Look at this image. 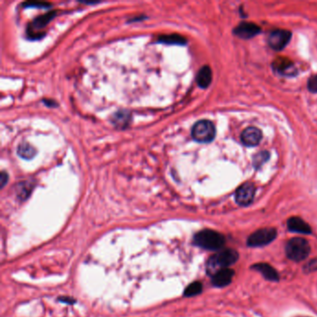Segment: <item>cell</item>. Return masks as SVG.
Here are the masks:
<instances>
[{
  "mask_svg": "<svg viewBox=\"0 0 317 317\" xmlns=\"http://www.w3.org/2000/svg\"><path fill=\"white\" fill-rule=\"evenodd\" d=\"M239 258V254L234 250H222L213 255L206 262V272L210 276H214L216 272L224 269H228L231 265L234 264Z\"/></svg>",
  "mask_w": 317,
  "mask_h": 317,
  "instance_id": "6da1fadb",
  "label": "cell"
},
{
  "mask_svg": "<svg viewBox=\"0 0 317 317\" xmlns=\"http://www.w3.org/2000/svg\"><path fill=\"white\" fill-rule=\"evenodd\" d=\"M194 243L206 250L220 251L226 244V239L220 232L206 229L198 232L194 236Z\"/></svg>",
  "mask_w": 317,
  "mask_h": 317,
  "instance_id": "7a4b0ae2",
  "label": "cell"
},
{
  "mask_svg": "<svg viewBox=\"0 0 317 317\" xmlns=\"http://www.w3.org/2000/svg\"><path fill=\"white\" fill-rule=\"evenodd\" d=\"M309 242L304 238H291L286 246V254L288 258L294 262H302L310 255Z\"/></svg>",
  "mask_w": 317,
  "mask_h": 317,
  "instance_id": "3957f363",
  "label": "cell"
},
{
  "mask_svg": "<svg viewBox=\"0 0 317 317\" xmlns=\"http://www.w3.org/2000/svg\"><path fill=\"white\" fill-rule=\"evenodd\" d=\"M216 135L215 126L210 120H200L192 128V136L198 142L208 144L212 142Z\"/></svg>",
  "mask_w": 317,
  "mask_h": 317,
  "instance_id": "277c9868",
  "label": "cell"
},
{
  "mask_svg": "<svg viewBox=\"0 0 317 317\" xmlns=\"http://www.w3.org/2000/svg\"><path fill=\"white\" fill-rule=\"evenodd\" d=\"M278 236V231L274 228H262L254 232L248 238V246L250 248H260L272 242Z\"/></svg>",
  "mask_w": 317,
  "mask_h": 317,
  "instance_id": "5b68a950",
  "label": "cell"
},
{
  "mask_svg": "<svg viewBox=\"0 0 317 317\" xmlns=\"http://www.w3.org/2000/svg\"><path fill=\"white\" fill-rule=\"evenodd\" d=\"M255 192H256V188L253 184L251 182H246L244 184L241 185L234 194L236 198V202L239 206L250 205L255 196Z\"/></svg>",
  "mask_w": 317,
  "mask_h": 317,
  "instance_id": "8992f818",
  "label": "cell"
},
{
  "mask_svg": "<svg viewBox=\"0 0 317 317\" xmlns=\"http://www.w3.org/2000/svg\"><path fill=\"white\" fill-rule=\"evenodd\" d=\"M290 38L291 33L290 31L283 30V29L274 30L270 34L269 38H268V43L272 48H274L276 50H281L288 44V42L290 41Z\"/></svg>",
  "mask_w": 317,
  "mask_h": 317,
  "instance_id": "52a82bcc",
  "label": "cell"
},
{
  "mask_svg": "<svg viewBox=\"0 0 317 317\" xmlns=\"http://www.w3.org/2000/svg\"><path fill=\"white\" fill-rule=\"evenodd\" d=\"M54 16H55V12H48V14H44L38 18H36L31 24V26H29V28L27 30L29 36L38 38V36H40L38 33L48 26V24L52 20Z\"/></svg>",
  "mask_w": 317,
  "mask_h": 317,
  "instance_id": "ba28073f",
  "label": "cell"
},
{
  "mask_svg": "<svg viewBox=\"0 0 317 317\" xmlns=\"http://www.w3.org/2000/svg\"><path fill=\"white\" fill-rule=\"evenodd\" d=\"M260 32V28L252 22H241L234 30L236 36L243 40H250Z\"/></svg>",
  "mask_w": 317,
  "mask_h": 317,
  "instance_id": "9c48e42d",
  "label": "cell"
},
{
  "mask_svg": "<svg viewBox=\"0 0 317 317\" xmlns=\"http://www.w3.org/2000/svg\"><path fill=\"white\" fill-rule=\"evenodd\" d=\"M262 139V133L258 128L254 126H250L246 128L241 135L242 144L244 146H250V147L258 146Z\"/></svg>",
  "mask_w": 317,
  "mask_h": 317,
  "instance_id": "30bf717a",
  "label": "cell"
},
{
  "mask_svg": "<svg viewBox=\"0 0 317 317\" xmlns=\"http://www.w3.org/2000/svg\"><path fill=\"white\" fill-rule=\"evenodd\" d=\"M234 276V271L232 269H224L212 276V283L214 286L224 288L231 284L232 278Z\"/></svg>",
  "mask_w": 317,
  "mask_h": 317,
  "instance_id": "8fae6325",
  "label": "cell"
},
{
  "mask_svg": "<svg viewBox=\"0 0 317 317\" xmlns=\"http://www.w3.org/2000/svg\"><path fill=\"white\" fill-rule=\"evenodd\" d=\"M251 269L260 272L266 280L272 282L279 281V274L276 270L268 264H255L251 266Z\"/></svg>",
  "mask_w": 317,
  "mask_h": 317,
  "instance_id": "7c38bea8",
  "label": "cell"
},
{
  "mask_svg": "<svg viewBox=\"0 0 317 317\" xmlns=\"http://www.w3.org/2000/svg\"><path fill=\"white\" fill-rule=\"evenodd\" d=\"M288 228L290 232H298V234H310L312 232L310 225L306 222H304L302 218L298 217H292L288 220Z\"/></svg>",
  "mask_w": 317,
  "mask_h": 317,
  "instance_id": "4fadbf2b",
  "label": "cell"
},
{
  "mask_svg": "<svg viewBox=\"0 0 317 317\" xmlns=\"http://www.w3.org/2000/svg\"><path fill=\"white\" fill-rule=\"evenodd\" d=\"M272 66L278 73L281 74L283 76H295L296 68L294 64L291 62L290 60L284 58H278L274 62Z\"/></svg>",
  "mask_w": 317,
  "mask_h": 317,
  "instance_id": "5bb4252c",
  "label": "cell"
},
{
  "mask_svg": "<svg viewBox=\"0 0 317 317\" xmlns=\"http://www.w3.org/2000/svg\"><path fill=\"white\" fill-rule=\"evenodd\" d=\"M212 80V69L208 66H203L199 70L198 76H196V82L198 86L202 88H206L210 85Z\"/></svg>",
  "mask_w": 317,
  "mask_h": 317,
  "instance_id": "9a60e30c",
  "label": "cell"
},
{
  "mask_svg": "<svg viewBox=\"0 0 317 317\" xmlns=\"http://www.w3.org/2000/svg\"><path fill=\"white\" fill-rule=\"evenodd\" d=\"M130 114L126 111H120L112 116V122L118 128H126L130 122Z\"/></svg>",
  "mask_w": 317,
  "mask_h": 317,
  "instance_id": "2e32d148",
  "label": "cell"
},
{
  "mask_svg": "<svg viewBox=\"0 0 317 317\" xmlns=\"http://www.w3.org/2000/svg\"><path fill=\"white\" fill-rule=\"evenodd\" d=\"M18 156L24 159H32L36 156V151L33 146L27 142H22L18 150H17Z\"/></svg>",
  "mask_w": 317,
  "mask_h": 317,
  "instance_id": "e0dca14e",
  "label": "cell"
},
{
  "mask_svg": "<svg viewBox=\"0 0 317 317\" xmlns=\"http://www.w3.org/2000/svg\"><path fill=\"white\" fill-rule=\"evenodd\" d=\"M159 41L166 44H177V45H184L187 42L184 38L178 34H168L162 36L159 38Z\"/></svg>",
  "mask_w": 317,
  "mask_h": 317,
  "instance_id": "ac0fdd59",
  "label": "cell"
},
{
  "mask_svg": "<svg viewBox=\"0 0 317 317\" xmlns=\"http://www.w3.org/2000/svg\"><path fill=\"white\" fill-rule=\"evenodd\" d=\"M202 290H203L202 284L200 282H194L185 288L184 295L185 297H194V296H196V295L200 294Z\"/></svg>",
  "mask_w": 317,
  "mask_h": 317,
  "instance_id": "d6986e66",
  "label": "cell"
},
{
  "mask_svg": "<svg viewBox=\"0 0 317 317\" xmlns=\"http://www.w3.org/2000/svg\"><path fill=\"white\" fill-rule=\"evenodd\" d=\"M32 188L33 186L29 182H24L18 185V188H17V194L19 196V198L26 199L30 192H32Z\"/></svg>",
  "mask_w": 317,
  "mask_h": 317,
  "instance_id": "ffe728a7",
  "label": "cell"
},
{
  "mask_svg": "<svg viewBox=\"0 0 317 317\" xmlns=\"http://www.w3.org/2000/svg\"><path fill=\"white\" fill-rule=\"evenodd\" d=\"M304 271L307 274L317 271V258H314L304 265Z\"/></svg>",
  "mask_w": 317,
  "mask_h": 317,
  "instance_id": "44dd1931",
  "label": "cell"
},
{
  "mask_svg": "<svg viewBox=\"0 0 317 317\" xmlns=\"http://www.w3.org/2000/svg\"><path fill=\"white\" fill-rule=\"evenodd\" d=\"M308 90L310 92L317 93V74L312 76L310 80H308Z\"/></svg>",
  "mask_w": 317,
  "mask_h": 317,
  "instance_id": "7402d4cb",
  "label": "cell"
},
{
  "mask_svg": "<svg viewBox=\"0 0 317 317\" xmlns=\"http://www.w3.org/2000/svg\"><path fill=\"white\" fill-rule=\"evenodd\" d=\"M269 158V154H268V152H260V154H258L256 156V158H255V161H254V164H258V165H260L262 163H264L265 161V159H267Z\"/></svg>",
  "mask_w": 317,
  "mask_h": 317,
  "instance_id": "603a6c76",
  "label": "cell"
},
{
  "mask_svg": "<svg viewBox=\"0 0 317 317\" xmlns=\"http://www.w3.org/2000/svg\"><path fill=\"white\" fill-rule=\"evenodd\" d=\"M24 7L27 8H46L50 6L48 3H44V2H33V3H30V2H26L24 4Z\"/></svg>",
  "mask_w": 317,
  "mask_h": 317,
  "instance_id": "cb8c5ba5",
  "label": "cell"
},
{
  "mask_svg": "<svg viewBox=\"0 0 317 317\" xmlns=\"http://www.w3.org/2000/svg\"><path fill=\"white\" fill-rule=\"evenodd\" d=\"M8 182V174L5 172H1V178H0V184H1V187L3 188Z\"/></svg>",
  "mask_w": 317,
  "mask_h": 317,
  "instance_id": "d4e9b609",
  "label": "cell"
},
{
  "mask_svg": "<svg viewBox=\"0 0 317 317\" xmlns=\"http://www.w3.org/2000/svg\"><path fill=\"white\" fill-rule=\"evenodd\" d=\"M59 300L60 302H64V304H76V300H74V298H67V297L60 298Z\"/></svg>",
  "mask_w": 317,
  "mask_h": 317,
  "instance_id": "484cf974",
  "label": "cell"
}]
</instances>
